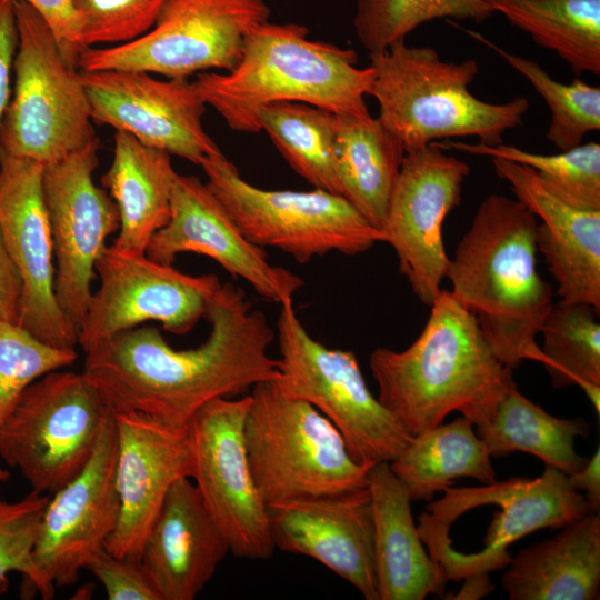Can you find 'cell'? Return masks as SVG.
Wrapping results in <instances>:
<instances>
[{
  "instance_id": "1",
  "label": "cell",
  "mask_w": 600,
  "mask_h": 600,
  "mask_svg": "<svg viewBox=\"0 0 600 600\" xmlns=\"http://www.w3.org/2000/svg\"><path fill=\"white\" fill-rule=\"evenodd\" d=\"M208 338L177 350L150 326L121 332L86 352L84 376L113 411H137L186 428L206 403L280 378L269 356L276 332L246 292L222 284L206 317Z\"/></svg>"
},
{
  "instance_id": "2",
  "label": "cell",
  "mask_w": 600,
  "mask_h": 600,
  "mask_svg": "<svg viewBox=\"0 0 600 600\" xmlns=\"http://www.w3.org/2000/svg\"><path fill=\"white\" fill-rule=\"evenodd\" d=\"M430 307L407 349L381 347L370 354L378 399L411 436L438 427L452 411L482 427L517 387L512 369L497 359L474 316L450 290L441 289Z\"/></svg>"
},
{
  "instance_id": "3",
  "label": "cell",
  "mask_w": 600,
  "mask_h": 600,
  "mask_svg": "<svg viewBox=\"0 0 600 600\" xmlns=\"http://www.w3.org/2000/svg\"><path fill=\"white\" fill-rule=\"evenodd\" d=\"M538 218L517 199L488 196L460 239L446 273L497 359L514 369L536 360V342L553 306L537 269Z\"/></svg>"
},
{
  "instance_id": "4",
  "label": "cell",
  "mask_w": 600,
  "mask_h": 600,
  "mask_svg": "<svg viewBox=\"0 0 600 600\" xmlns=\"http://www.w3.org/2000/svg\"><path fill=\"white\" fill-rule=\"evenodd\" d=\"M299 23L263 22L246 37L233 69L202 72L193 81L204 103L238 132L261 131L258 114L279 101L308 103L339 116H371L366 103L373 81L371 66L358 54L308 38Z\"/></svg>"
},
{
  "instance_id": "5",
  "label": "cell",
  "mask_w": 600,
  "mask_h": 600,
  "mask_svg": "<svg viewBox=\"0 0 600 600\" xmlns=\"http://www.w3.org/2000/svg\"><path fill=\"white\" fill-rule=\"evenodd\" d=\"M428 504L417 530L447 580L489 574L508 566V548L543 528H563L594 512L568 476L546 467L540 477L509 478L480 487H449Z\"/></svg>"
},
{
  "instance_id": "6",
  "label": "cell",
  "mask_w": 600,
  "mask_h": 600,
  "mask_svg": "<svg viewBox=\"0 0 600 600\" xmlns=\"http://www.w3.org/2000/svg\"><path fill=\"white\" fill-rule=\"evenodd\" d=\"M369 57L374 72L369 96L378 102V119L406 152L460 137L502 143L503 133L520 126L529 109L524 97L500 103L478 99L469 90L479 72L474 59L444 61L436 49L406 40Z\"/></svg>"
},
{
  "instance_id": "7",
  "label": "cell",
  "mask_w": 600,
  "mask_h": 600,
  "mask_svg": "<svg viewBox=\"0 0 600 600\" xmlns=\"http://www.w3.org/2000/svg\"><path fill=\"white\" fill-rule=\"evenodd\" d=\"M243 437L267 506L367 487L372 466L356 462L332 422L310 403L286 396L276 381L252 388Z\"/></svg>"
},
{
  "instance_id": "8",
  "label": "cell",
  "mask_w": 600,
  "mask_h": 600,
  "mask_svg": "<svg viewBox=\"0 0 600 600\" xmlns=\"http://www.w3.org/2000/svg\"><path fill=\"white\" fill-rule=\"evenodd\" d=\"M14 83L0 124V149L50 164L98 140L81 72L31 6L13 2Z\"/></svg>"
},
{
  "instance_id": "9",
  "label": "cell",
  "mask_w": 600,
  "mask_h": 600,
  "mask_svg": "<svg viewBox=\"0 0 600 600\" xmlns=\"http://www.w3.org/2000/svg\"><path fill=\"white\" fill-rule=\"evenodd\" d=\"M277 338L279 389L329 419L356 462H391L401 453L413 436L371 393L352 351L330 349L313 339L293 302L281 304Z\"/></svg>"
},
{
  "instance_id": "10",
  "label": "cell",
  "mask_w": 600,
  "mask_h": 600,
  "mask_svg": "<svg viewBox=\"0 0 600 600\" xmlns=\"http://www.w3.org/2000/svg\"><path fill=\"white\" fill-rule=\"evenodd\" d=\"M200 167L208 189L256 246L279 249L307 263L329 252L357 256L386 241L383 231L339 194L318 188H258L246 181L224 156L209 158Z\"/></svg>"
},
{
  "instance_id": "11",
  "label": "cell",
  "mask_w": 600,
  "mask_h": 600,
  "mask_svg": "<svg viewBox=\"0 0 600 600\" xmlns=\"http://www.w3.org/2000/svg\"><path fill=\"white\" fill-rule=\"evenodd\" d=\"M110 410L83 372H48L0 426V458L32 490L54 493L87 466Z\"/></svg>"
},
{
  "instance_id": "12",
  "label": "cell",
  "mask_w": 600,
  "mask_h": 600,
  "mask_svg": "<svg viewBox=\"0 0 600 600\" xmlns=\"http://www.w3.org/2000/svg\"><path fill=\"white\" fill-rule=\"evenodd\" d=\"M269 17L264 0H166L148 32L127 43L84 49L77 66L81 71L122 69L167 78L229 71L248 33Z\"/></svg>"
},
{
  "instance_id": "13",
  "label": "cell",
  "mask_w": 600,
  "mask_h": 600,
  "mask_svg": "<svg viewBox=\"0 0 600 600\" xmlns=\"http://www.w3.org/2000/svg\"><path fill=\"white\" fill-rule=\"evenodd\" d=\"M250 394L218 398L201 407L186 426L190 479L224 534L230 552L267 560L274 552L268 506L253 479L243 437Z\"/></svg>"
},
{
  "instance_id": "14",
  "label": "cell",
  "mask_w": 600,
  "mask_h": 600,
  "mask_svg": "<svg viewBox=\"0 0 600 600\" xmlns=\"http://www.w3.org/2000/svg\"><path fill=\"white\" fill-rule=\"evenodd\" d=\"M94 270L100 286L92 292L78 334L84 353L147 321L183 336L206 317L222 287L216 274L191 276L112 246L106 247Z\"/></svg>"
},
{
  "instance_id": "15",
  "label": "cell",
  "mask_w": 600,
  "mask_h": 600,
  "mask_svg": "<svg viewBox=\"0 0 600 600\" xmlns=\"http://www.w3.org/2000/svg\"><path fill=\"white\" fill-rule=\"evenodd\" d=\"M98 148L96 140L46 164L42 174L56 258L54 294L78 334L92 296L96 262L107 247L106 240L120 224L116 202L93 181Z\"/></svg>"
},
{
  "instance_id": "16",
  "label": "cell",
  "mask_w": 600,
  "mask_h": 600,
  "mask_svg": "<svg viewBox=\"0 0 600 600\" xmlns=\"http://www.w3.org/2000/svg\"><path fill=\"white\" fill-rule=\"evenodd\" d=\"M470 167L431 142L407 151L396 181L382 231L396 251L399 271L412 292L431 306L450 263L442 226L461 202Z\"/></svg>"
},
{
  "instance_id": "17",
  "label": "cell",
  "mask_w": 600,
  "mask_h": 600,
  "mask_svg": "<svg viewBox=\"0 0 600 600\" xmlns=\"http://www.w3.org/2000/svg\"><path fill=\"white\" fill-rule=\"evenodd\" d=\"M117 434L109 411L96 449L87 466L54 492L44 509L33 561L38 571L37 592L50 600L56 588L78 581L79 572L104 549L120 513L114 483Z\"/></svg>"
},
{
  "instance_id": "18",
  "label": "cell",
  "mask_w": 600,
  "mask_h": 600,
  "mask_svg": "<svg viewBox=\"0 0 600 600\" xmlns=\"http://www.w3.org/2000/svg\"><path fill=\"white\" fill-rule=\"evenodd\" d=\"M81 79L94 121L197 166L224 156L204 130L207 104L188 78L111 69L81 71Z\"/></svg>"
},
{
  "instance_id": "19",
  "label": "cell",
  "mask_w": 600,
  "mask_h": 600,
  "mask_svg": "<svg viewBox=\"0 0 600 600\" xmlns=\"http://www.w3.org/2000/svg\"><path fill=\"white\" fill-rule=\"evenodd\" d=\"M44 164L0 149V232L22 280L19 326L42 342L76 349L78 333L54 294L53 243L44 204Z\"/></svg>"
},
{
  "instance_id": "20",
  "label": "cell",
  "mask_w": 600,
  "mask_h": 600,
  "mask_svg": "<svg viewBox=\"0 0 600 600\" xmlns=\"http://www.w3.org/2000/svg\"><path fill=\"white\" fill-rule=\"evenodd\" d=\"M183 252L213 259L261 297L280 306L293 302L304 286L299 276L269 262L263 248L246 238L206 182L177 173L169 221L151 238L146 256L172 264Z\"/></svg>"
},
{
  "instance_id": "21",
  "label": "cell",
  "mask_w": 600,
  "mask_h": 600,
  "mask_svg": "<svg viewBox=\"0 0 600 600\" xmlns=\"http://www.w3.org/2000/svg\"><path fill=\"white\" fill-rule=\"evenodd\" d=\"M113 417L120 513L104 548L116 557L139 560L170 487L181 477L190 478V450L186 428L137 411H113Z\"/></svg>"
},
{
  "instance_id": "22",
  "label": "cell",
  "mask_w": 600,
  "mask_h": 600,
  "mask_svg": "<svg viewBox=\"0 0 600 600\" xmlns=\"http://www.w3.org/2000/svg\"><path fill=\"white\" fill-rule=\"evenodd\" d=\"M274 547L310 557L379 600L368 488L268 506Z\"/></svg>"
},
{
  "instance_id": "23",
  "label": "cell",
  "mask_w": 600,
  "mask_h": 600,
  "mask_svg": "<svg viewBox=\"0 0 600 600\" xmlns=\"http://www.w3.org/2000/svg\"><path fill=\"white\" fill-rule=\"evenodd\" d=\"M490 159L516 199L541 219L537 248L557 282L561 301L600 309V209L567 198L527 166Z\"/></svg>"
},
{
  "instance_id": "24",
  "label": "cell",
  "mask_w": 600,
  "mask_h": 600,
  "mask_svg": "<svg viewBox=\"0 0 600 600\" xmlns=\"http://www.w3.org/2000/svg\"><path fill=\"white\" fill-rule=\"evenodd\" d=\"M229 552L196 484L181 477L170 487L139 560L161 600H193Z\"/></svg>"
},
{
  "instance_id": "25",
  "label": "cell",
  "mask_w": 600,
  "mask_h": 600,
  "mask_svg": "<svg viewBox=\"0 0 600 600\" xmlns=\"http://www.w3.org/2000/svg\"><path fill=\"white\" fill-rule=\"evenodd\" d=\"M373 519V553L379 600H422L442 596L447 579L426 552L413 522L411 499L389 462L368 471Z\"/></svg>"
},
{
  "instance_id": "26",
  "label": "cell",
  "mask_w": 600,
  "mask_h": 600,
  "mask_svg": "<svg viewBox=\"0 0 600 600\" xmlns=\"http://www.w3.org/2000/svg\"><path fill=\"white\" fill-rule=\"evenodd\" d=\"M502 587L511 600L599 599V512L584 514L511 558Z\"/></svg>"
},
{
  "instance_id": "27",
  "label": "cell",
  "mask_w": 600,
  "mask_h": 600,
  "mask_svg": "<svg viewBox=\"0 0 600 600\" xmlns=\"http://www.w3.org/2000/svg\"><path fill=\"white\" fill-rule=\"evenodd\" d=\"M176 176L171 154L116 131L113 158L101 178L119 211L113 248L146 254L151 238L169 221Z\"/></svg>"
},
{
  "instance_id": "28",
  "label": "cell",
  "mask_w": 600,
  "mask_h": 600,
  "mask_svg": "<svg viewBox=\"0 0 600 600\" xmlns=\"http://www.w3.org/2000/svg\"><path fill=\"white\" fill-rule=\"evenodd\" d=\"M404 154L401 141L378 118L337 114L341 196L381 231Z\"/></svg>"
},
{
  "instance_id": "29",
  "label": "cell",
  "mask_w": 600,
  "mask_h": 600,
  "mask_svg": "<svg viewBox=\"0 0 600 600\" xmlns=\"http://www.w3.org/2000/svg\"><path fill=\"white\" fill-rule=\"evenodd\" d=\"M490 458L473 423L461 417L413 436L389 466L411 501H430L436 492L452 487L458 477L484 484L496 481Z\"/></svg>"
},
{
  "instance_id": "30",
  "label": "cell",
  "mask_w": 600,
  "mask_h": 600,
  "mask_svg": "<svg viewBox=\"0 0 600 600\" xmlns=\"http://www.w3.org/2000/svg\"><path fill=\"white\" fill-rule=\"evenodd\" d=\"M476 433L490 456L528 452L567 476L580 471L588 462L576 451L574 440L588 438L589 423L581 417L557 418L549 414L521 394L517 387L506 393L492 419L478 427Z\"/></svg>"
},
{
  "instance_id": "31",
  "label": "cell",
  "mask_w": 600,
  "mask_h": 600,
  "mask_svg": "<svg viewBox=\"0 0 600 600\" xmlns=\"http://www.w3.org/2000/svg\"><path fill=\"white\" fill-rule=\"evenodd\" d=\"M580 76H600V0H483Z\"/></svg>"
},
{
  "instance_id": "32",
  "label": "cell",
  "mask_w": 600,
  "mask_h": 600,
  "mask_svg": "<svg viewBox=\"0 0 600 600\" xmlns=\"http://www.w3.org/2000/svg\"><path fill=\"white\" fill-rule=\"evenodd\" d=\"M258 122L300 177L313 188L341 196L336 160L337 114L308 103L279 101L262 108Z\"/></svg>"
},
{
  "instance_id": "33",
  "label": "cell",
  "mask_w": 600,
  "mask_h": 600,
  "mask_svg": "<svg viewBox=\"0 0 600 600\" xmlns=\"http://www.w3.org/2000/svg\"><path fill=\"white\" fill-rule=\"evenodd\" d=\"M599 310L586 302L553 303L541 324L543 337L536 361L541 362L554 388L579 386L600 412Z\"/></svg>"
},
{
  "instance_id": "34",
  "label": "cell",
  "mask_w": 600,
  "mask_h": 600,
  "mask_svg": "<svg viewBox=\"0 0 600 600\" xmlns=\"http://www.w3.org/2000/svg\"><path fill=\"white\" fill-rule=\"evenodd\" d=\"M466 32L499 54L523 76L544 99L550 111L547 139L561 151L582 143L586 134L600 130V88L576 78L562 83L536 61L506 51L480 33Z\"/></svg>"
},
{
  "instance_id": "35",
  "label": "cell",
  "mask_w": 600,
  "mask_h": 600,
  "mask_svg": "<svg viewBox=\"0 0 600 600\" xmlns=\"http://www.w3.org/2000/svg\"><path fill=\"white\" fill-rule=\"evenodd\" d=\"M492 14L483 0H357L353 28L359 42L374 53L434 19H470L479 23Z\"/></svg>"
},
{
  "instance_id": "36",
  "label": "cell",
  "mask_w": 600,
  "mask_h": 600,
  "mask_svg": "<svg viewBox=\"0 0 600 600\" xmlns=\"http://www.w3.org/2000/svg\"><path fill=\"white\" fill-rule=\"evenodd\" d=\"M441 149H454L473 156L501 158L534 170L548 184L567 198L600 209V144L581 143L557 154L529 152L516 146H486L462 141L436 142Z\"/></svg>"
},
{
  "instance_id": "37",
  "label": "cell",
  "mask_w": 600,
  "mask_h": 600,
  "mask_svg": "<svg viewBox=\"0 0 600 600\" xmlns=\"http://www.w3.org/2000/svg\"><path fill=\"white\" fill-rule=\"evenodd\" d=\"M76 360V349L51 347L17 323L0 321V426L33 381Z\"/></svg>"
},
{
  "instance_id": "38",
  "label": "cell",
  "mask_w": 600,
  "mask_h": 600,
  "mask_svg": "<svg viewBox=\"0 0 600 600\" xmlns=\"http://www.w3.org/2000/svg\"><path fill=\"white\" fill-rule=\"evenodd\" d=\"M166 0H71L82 51L130 42L154 24Z\"/></svg>"
},
{
  "instance_id": "39",
  "label": "cell",
  "mask_w": 600,
  "mask_h": 600,
  "mask_svg": "<svg viewBox=\"0 0 600 600\" xmlns=\"http://www.w3.org/2000/svg\"><path fill=\"white\" fill-rule=\"evenodd\" d=\"M49 499L34 490L16 502L0 499V596L7 592L12 571L23 576L29 591L37 592L33 551Z\"/></svg>"
},
{
  "instance_id": "40",
  "label": "cell",
  "mask_w": 600,
  "mask_h": 600,
  "mask_svg": "<svg viewBox=\"0 0 600 600\" xmlns=\"http://www.w3.org/2000/svg\"><path fill=\"white\" fill-rule=\"evenodd\" d=\"M84 569L102 583L109 600H161L140 560L116 557L104 548Z\"/></svg>"
},
{
  "instance_id": "41",
  "label": "cell",
  "mask_w": 600,
  "mask_h": 600,
  "mask_svg": "<svg viewBox=\"0 0 600 600\" xmlns=\"http://www.w3.org/2000/svg\"><path fill=\"white\" fill-rule=\"evenodd\" d=\"M24 2L37 10L52 29L64 58L77 66L82 51L80 27L71 0H6Z\"/></svg>"
},
{
  "instance_id": "42",
  "label": "cell",
  "mask_w": 600,
  "mask_h": 600,
  "mask_svg": "<svg viewBox=\"0 0 600 600\" xmlns=\"http://www.w3.org/2000/svg\"><path fill=\"white\" fill-rule=\"evenodd\" d=\"M17 44L13 2L0 0V124L11 97V74Z\"/></svg>"
},
{
  "instance_id": "43",
  "label": "cell",
  "mask_w": 600,
  "mask_h": 600,
  "mask_svg": "<svg viewBox=\"0 0 600 600\" xmlns=\"http://www.w3.org/2000/svg\"><path fill=\"white\" fill-rule=\"evenodd\" d=\"M23 286L0 232V321L19 324Z\"/></svg>"
},
{
  "instance_id": "44",
  "label": "cell",
  "mask_w": 600,
  "mask_h": 600,
  "mask_svg": "<svg viewBox=\"0 0 600 600\" xmlns=\"http://www.w3.org/2000/svg\"><path fill=\"white\" fill-rule=\"evenodd\" d=\"M571 486L581 492L591 509L599 512L600 509V449L597 448L593 456L580 471L568 476Z\"/></svg>"
},
{
  "instance_id": "45",
  "label": "cell",
  "mask_w": 600,
  "mask_h": 600,
  "mask_svg": "<svg viewBox=\"0 0 600 600\" xmlns=\"http://www.w3.org/2000/svg\"><path fill=\"white\" fill-rule=\"evenodd\" d=\"M463 586L450 599L454 600H477L483 598L494 590V584L490 581L489 574H473L463 579Z\"/></svg>"
},
{
  "instance_id": "46",
  "label": "cell",
  "mask_w": 600,
  "mask_h": 600,
  "mask_svg": "<svg viewBox=\"0 0 600 600\" xmlns=\"http://www.w3.org/2000/svg\"><path fill=\"white\" fill-rule=\"evenodd\" d=\"M10 477V473L6 470L0 468V481H7Z\"/></svg>"
}]
</instances>
